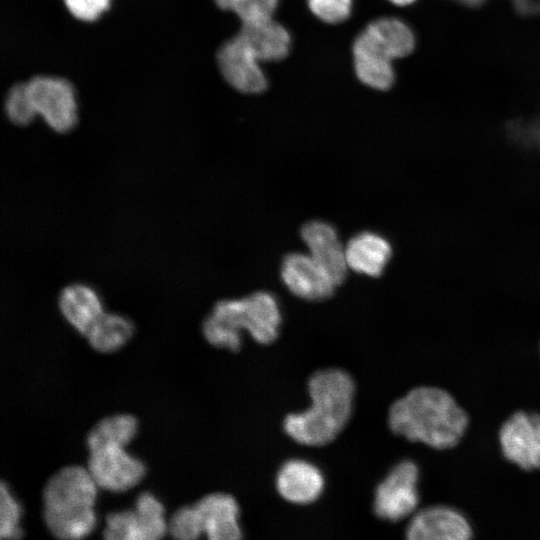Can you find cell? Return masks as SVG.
Here are the masks:
<instances>
[{
    "instance_id": "obj_15",
    "label": "cell",
    "mask_w": 540,
    "mask_h": 540,
    "mask_svg": "<svg viewBox=\"0 0 540 540\" xmlns=\"http://www.w3.org/2000/svg\"><path fill=\"white\" fill-rule=\"evenodd\" d=\"M275 485L283 499L305 505L319 498L324 488V477L314 464L302 459H291L278 470Z\"/></svg>"
},
{
    "instance_id": "obj_17",
    "label": "cell",
    "mask_w": 540,
    "mask_h": 540,
    "mask_svg": "<svg viewBox=\"0 0 540 540\" xmlns=\"http://www.w3.org/2000/svg\"><path fill=\"white\" fill-rule=\"evenodd\" d=\"M238 35L260 62L281 60L289 51L290 35L273 18L242 23Z\"/></svg>"
},
{
    "instance_id": "obj_19",
    "label": "cell",
    "mask_w": 540,
    "mask_h": 540,
    "mask_svg": "<svg viewBox=\"0 0 540 540\" xmlns=\"http://www.w3.org/2000/svg\"><path fill=\"white\" fill-rule=\"evenodd\" d=\"M134 333L133 322L116 313H103L86 334L89 345L100 353H112L124 346Z\"/></svg>"
},
{
    "instance_id": "obj_25",
    "label": "cell",
    "mask_w": 540,
    "mask_h": 540,
    "mask_svg": "<svg viewBox=\"0 0 540 540\" xmlns=\"http://www.w3.org/2000/svg\"><path fill=\"white\" fill-rule=\"evenodd\" d=\"M8 118L17 125H26L37 114L28 96L26 83L14 85L8 92L5 101Z\"/></svg>"
},
{
    "instance_id": "obj_26",
    "label": "cell",
    "mask_w": 540,
    "mask_h": 540,
    "mask_svg": "<svg viewBox=\"0 0 540 540\" xmlns=\"http://www.w3.org/2000/svg\"><path fill=\"white\" fill-rule=\"evenodd\" d=\"M103 537L109 540H139L134 509L109 513Z\"/></svg>"
},
{
    "instance_id": "obj_12",
    "label": "cell",
    "mask_w": 540,
    "mask_h": 540,
    "mask_svg": "<svg viewBox=\"0 0 540 540\" xmlns=\"http://www.w3.org/2000/svg\"><path fill=\"white\" fill-rule=\"evenodd\" d=\"M405 534L409 540H468L473 531L467 518L458 510L434 505L415 513Z\"/></svg>"
},
{
    "instance_id": "obj_11",
    "label": "cell",
    "mask_w": 540,
    "mask_h": 540,
    "mask_svg": "<svg viewBox=\"0 0 540 540\" xmlns=\"http://www.w3.org/2000/svg\"><path fill=\"white\" fill-rule=\"evenodd\" d=\"M218 64L226 81L244 93H260L267 86L260 61L237 34L225 42L217 54Z\"/></svg>"
},
{
    "instance_id": "obj_2",
    "label": "cell",
    "mask_w": 540,
    "mask_h": 540,
    "mask_svg": "<svg viewBox=\"0 0 540 540\" xmlns=\"http://www.w3.org/2000/svg\"><path fill=\"white\" fill-rule=\"evenodd\" d=\"M311 405L288 414L283 421L286 434L306 446H323L332 442L344 429L353 411L355 382L339 368L315 372L308 381Z\"/></svg>"
},
{
    "instance_id": "obj_6",
    "label": "cell",
    "mask_w": 540,
    "mask_h": 540,
    "mask_svg": "<svg viewBox=\"0 0 540 540\" xmlns=\"http://www.w3.org/2000/svg\"><path fill=\"white\" fill-rule=\"evenodd\" d=\"M419 469L415 462L397 463L378 484L373 510L379 518L391 522L402 520L416 510L419 503Z\"/></svg>"
},
{
    "instance_id": "obj_13",
    "label": "cell",
    "mask_w": 540,
    "mask_h": 540,
    "mask_svg": "<svg viewBox=\"0 0 540 540\" xmlns=\"http://www.w3.org/2000/svg\"><path fill=\"white\" fill-rule=\"evenodd\" d=\"M300 236L313 259L337 286L341 285L349 268L337 229L329 222L310 220L302 226Z\"/></svg>"
},
{
    "instance_id": "obj_24",
    "label": "cell",
    "mask_w": 540,
    "mask_h": 540,
    "mask_svg": "<svg viewBox=\"0 0 540 540\" xmlns=\"http://www.w3.org/2000/svg\"><path fill=\"white\" fill-rule=\"evenodd\" d=\"M21 508L12 497L8 487L2 481L0 484V538L18 539L22 536L19 527Z\"/></svg>"
},
{
    "instance_id": "obj_5",
    "label": "cell",
    "mask_w": 540,
    "mask_h": 540,
    "mask_svg": "<svg viewBox=\"0 0 540 540\" xmlns=\"http://www.w3.org/2000/svg\"><path fill=\"white\" fill-rule=\"evenodd\" d=\"M414 46V34L403 21L380 18L371 22L353 44L357 77L371 88H390L395 77L393 60L409 55Z\"/></svg>"
},
{
    "instance_id": "obj_8",
    "label": "cell",
    "mask_w": 540,
    "mask_h": 540,
    "mask_svg": "<svg viewBox=\"0 0 540 540\" xmlns=\"http://www.w3.org/2000/svg\"><path fill=\"white\" fill-rule=\"evenodd\" d=\"M37 114L56 132L65 133L76 123V104L71 84L62 78L37 76L26 83Z\"/></svg>"
},
{
    "instance_id": "obj_10",
    "label": "cell",
    "mask_w": 540,
    "mask_h": 540,
    "mask_svg": "<svg viewBox=\"0 0 540 540\" xmlns=\"http://www.w3.org/2000/svg\"><path fill=\"white\" fill-rule=\"evenodd\" d=\"M280 277L292 294L307 301L328 299L337 287L310 254L301 252L288 253L283 257Z\"/></svg>"
},
{
    "instance_id": "obj_20",
    "label": "cell",
    "mask_w": 540,
    "mask_h": 540,
    "mask_svg": "<svg viewBox=\"0 0 540 540\" xmlns=\"http://www.w3.org/2000/svg\"><path fill=\"white\" fill-rule=\"evenodd\" d=\"M138 420L131 414H115L99 420L86 436L88 451L106 444L126 446L136 435Z\"/></svg>"
},
{
    "instance_id": "obj_3",
    "label": "cell",
    "mask_w": 540,
    "mask_h": 540,
    "mask_svg": "<svg viewBox=\"0 0 540 540\" xmlns=\"http://www.w3.org/2000/svg\"><path fill=\"white\" fill-rule=\"evenodd\" d=\"M281 318L277 298L268 291H257L240 299L216 302L203 321L202 332L211 345L238 352L243 330L259 344L274 342L279 336Z\"/></svg>"
},
{
    "instance_id": "obj_22",
    "label": "cell",
    "mask_w": 540,
    "mask_h": 540,
    "mask_svg": "<svg viewBox=\"0 0 540 540\" xmlns=\"http://www.w3.org/2000/svg\"><path fill=\"white\" fill-rule=\"evenodd\" d=\"M168 534L178 540H194L202 533V526L195 505L176 509L167 521Z\"/></svg>"
},
{
    "instance_id": "obj_1",
    "label": "cell",
    "mask_w": 540,
    "mask_h": 540,
    "mask_svg": "<svg viewBox=\"0 0 540 540\" xmlns=\"http://www.w3.org/2000/svg\"><path fill=\"white\" fill-rule=\"evenodd\" d=\"M388 424L394 434L411 442L446 450L460 442L469 418L448 391L420 386L391 405Z\"/></svg>"
},
{
    "instance_id": "obj_9",
    "label": "cell",
    "mask_w": 540,
    "mask_h": 540,
    "mask_svg": "<svg viewBox=\"0 0 540 540\" xmlns=\"http://www.w3.org/2000/svg\"><path fill=\"white\" fill-rule=\"evenodd\" d=\"M503 456L525 471L540 470V415L517 411L499 430Z\"/></svg>"
},
{
    "instance_id": "obj_14",
    "label": "cell",
    "mask_w": 540,
    "mask_h": 540,
    "mask_svg": "<svg viewBox=\"0 0 540 540\" xmlns=\"http://www.w3.org/2000/svg\"><path fill=\"white\" fill-rule=\"evenodd\" d=\"M203 533L210 540H236L242 537L239 505L226 493H210L195 504Z\"/></svg>"
},
{
    "instance_id": "obj_28",
    "label": "cell",
    "mask_w": 540,
    "mask_h": 540,
    "mask_svg": "<svg viewBox=\"0 0 540 540\" xmlns=\"http://www.w3.org/2000/svg\"><path fill=\"white\" fill-rule=\"evenodd\" d=\"M69 12L77 19L93 21L104 12L110 0H64Z\"/></svg>"
},
{
    "instance_id": "obj_16",
    "label": "cell",
    "mask_w": 540,
    "mask_h": 540,
    "mask_svg": "<svg viewBox=\"0 0 540 540\" xmlns=\"http://www.w3.org/2000/svg\"><path fill=\"white\" fill-rule=\"evenodd\" d=\"M345 255L349 269L358 274L379 277L392 256V248L382 235L362 231L349 239L345 245Z\"/></svg>"
},
{
    "instance_id": "obj_18",
    "label": "cell",
    "mask_w": 540,
    "mask_h": 540,
    "mask_svg": "<svg viewBox=\"0 0 540 540\" xmlns=\"http://www.w3.org/2000/svg\"><path fill=\"white\" fill-rule=\"evenodd\" d=\"M58 306L66 321L84 336L104 313L96 291L84 284L65 287L59 295Z\"/></svg>"
},
{
    "instance_id": "obj_27",
    "label": "cell",
    "mask_w": 540,
    "mask_h": 540,
    "mask_svg": "<svg viewBox=\"0 0 540 540\" xmlns=\"http://www.w3.org/2000/svg\"><path fill=\"white\" fill-rule=\"evenodd\" d=\"M308 6L320 20L337 24L349 17L352 0H308Z\"/></svg>"
},
{
    "instance_id": "obj_23",
    "label": "cell",
    "mask_w": 540,
    "mask_h": 540,
    "mask_svg": "<svg viewBox=\"0 0 540 540\" xmlns=\"http://www.w3.org/2000/svg\"><path fill=\"white\" fill-rule=\"evenodd\" d=\"M224 10L234 12L241 23L254 22L272 18L278 0H215Z\"/></svg>"
},
{
    "instance_id": "obj_30",
    "label": "cell",
    "mask_w": 540,
    "mask_h": 540,
    "mask_svg": "<svg viewBox=\"0 0 540 540\" xmlns=\"http://www.w3.org/2000/svg\"><path fill=\"white\" fill-rule=\"evenodd\" d=\"M533 134L536 137L537 141L540 143V123L536 126Z\"/></svg>"
},
{
    "instance_id": "obj_7",
    "label": "cell",
    "mask_w": 540,
    "mask_h": 540,
    "mask_svg": "<svg viewBox=\"0 0 540 540\" xmlns=\"http://www.w3.org/2000/svg\"><path fill=\"white\" fill-rule=\"evenodd\" d=\"M88 452L87 469L99 488L123 492L145 476V464L128 454L122 445L106 444Z\"/></svg>"
},
{
    "instance_id": "obj_29",
    "label": "cell",
    "mask_w": 540,
    "mask_h": 540,
    "mask_svg": "<svg viewBox=\"0 0 540 540\" xmlns=\"http://www.w3.org/2000/svg\"><path fill=\"white\" fill-rule=\"evenodd\" d=\"M389 1L396 5L404 6V5H409L413 3L415 0H389Z\"/></svg>"
},
{
    "instance_id": "obj_21",
    "label": "cell",
    "mask_w": 540,
    "mask_h": 540,
    "mask_svg": "<svg viewBox=\"0 0 540 540\" xmlns=\"http://www.w3.org/2000/svg\"><path fill=\"white\" fill-rule=\"evenodd\" d=\"M139 540H157L167 533V521L164 519V506L153 494L145 491L135 501Z\"/></svg>"
},
{
    "instance_id": "obj_4",
    "label": "cell",
    "mask_w": 540,
    "mask_h": 540,
    "mask_svg": "<svg viewBox=\"0 0 540 540\" xmlns=\"http://www.w3.org/2000/svg\"><path fill=\"white\" fill-rule=\"evenodd\" d=\"M97 487L88 469L78 465L60 468L48 478L42 490V516L54 537L76 540L94 530Z\"/></svg>"
}]
</instances>
